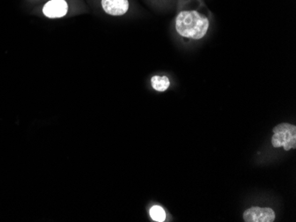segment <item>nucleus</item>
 Wrapping results in <instances>:
<instances>
[{
    "label": "nucleus",
    "instance_id": "1",
    "mask_svg": "<svg viewBox=\"0 0 296 222\" xmlns=\"http://www.w3.org/2000/svg\"><path fill=\"white\" fill-rule=\"evenodd\" d=\"M176 17V32L183 38L199 40L210 28L207 7L203 0H179Z\"/></svg>",
    "mask_w": 296,
    "mask_h": 222
},
{
    "label": "nucleus",
    "instance_id": "2",
    "mask_svg": "<svg viewBox=\"0 0 296 222\" xmlns=\"http://www.w3.org/2000/svg\"><path fill=\"white\" fill-rule=\"evenodd\" d=\"M271 143L275 148L283 147L285 151L296 148V127L289 123H281L273 128Z\"/></svg>",
    "mask_w": 296,
    "mask_h": 222
},
{
    "label": "nucleus",
    "instance_id": "3",
    "mask_svg": "<svg viewBox=\"0 0 296 222\" xmlns=\"http://www.w3.org/2000/svg\"><path fill=\"white\" fill-rule=\"evenodd\" d=\"M275 212L269 207L254 206L244 211V221L246 222H273Z\"/></svg>",
    "mask_w": 296,
    "mask_h": 222
},
{
    "label": "nucleus",
    "instance_id": "4",
    "mask_svg": "<svg viewBox=\"0 0 296 222\" xmlns=\"http://www.w3.org/2000/svg\"><path fill=\"white\" fill-rule=\"evenodd\" d=\"M68 7L66 0H50L43 8V13L48 18H61L67 15Z\"/></svg>",
    "mask_w": 296,
    "mask_h": 222
},
{
    "label": "nucleus",
    "instance_id": "5",
    "mask_svg": "<svg viewBox=\"0 0 296 222\" xmlns=\"http://www.w3.org/2000/svg\"><path fill=\"white\" fill-rule=\"evenodd\" d=\"M103 10L113 16H124L130 8L128 0H102Z\"/></svg>",
    "mask_w": 296,
    "mask_h": 222
},
{
    "label": "nucleus",
    "instance_id": "6",
    "mask_svg": "<svg viewBox=\"0 0 296 222\" xmlns=\"http://www.w3.org/2000/svg\"><path fill=\"white\" fill-rule=\"evenodd\" d=\"M151 83H152V86L154 90L160 91V92H163L166 90H168L169 85H170L169 78L166 76H154L151 79Z\"/></svg>",
    "mask_w": 296,
    "mask_h": 222
},
{
    "label": "nucleus",
    "instance_id": "7",
    "mask_svg": "<svg viewBox=\"0 0 296 222\" xmlns=\"http://www.w3.org/2000/svg\"><path fill=\"white\" fill-rule=\"evenodd\" d=\"M150 216L154 221L163 222L166 218L165 211L162 207L154 205L150 209Z\"/></svg>",
    "mask_w": 296,
    "mask_h": 222
}]
</instances>
